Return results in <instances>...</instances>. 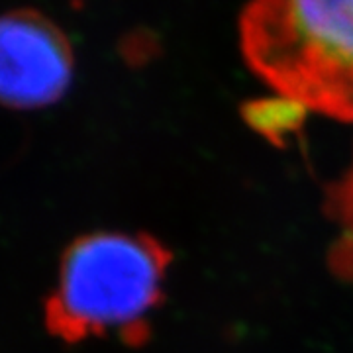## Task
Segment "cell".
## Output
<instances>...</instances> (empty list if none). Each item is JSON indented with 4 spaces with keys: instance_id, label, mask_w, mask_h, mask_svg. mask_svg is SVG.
I'll return each mask as SVG.
<instances>
[{
    "instance_id": "cell-1",
    "label": "cell",
    "mask_w": 353,
    "mask_h": 353,
    "mask_svg": "<svg viewBox=\"0 0 353 353\" xmlns=\"http://www.w3.org/2000/svg\"><path fill=\"white\" fill-rule=\"evenodd\" d=\"M167 267L169 253L145 234L101 230L77 238L43 303L48 334L65 343L139 341L163 299Z\"/></svg>"
},
{
    "instance_id": "cell-2",
    "label": "cell",
    "mask_w": 353,
    "mask_h": 353,
    "mask_svg": "<svg viewBox=\"0 0 353 353\" xmlns=\"http://www.w3.org/2000/svg\"><path fill=\"white\" fill-rule=\"evenodd\" d=\"M240 48L281 99L353 122V0H250Z\"/></svg>"
},
{
    "instance_id": "cell-3",
    "label": "cell",
    "mask_w": 353,
    "mask_h": 353,
    "mask_svg": "<svg viewBox=\"0 0 353 353\" xmlns=\"http://www.w3.org/2000/svg\"><path fill=\"white\" fill-rule=\"evenodd\" d=\"M73 69L71 43L48 16L30 8L0 16V104L16 110L55 104Z\"/></svg>"
}]
</instances>
